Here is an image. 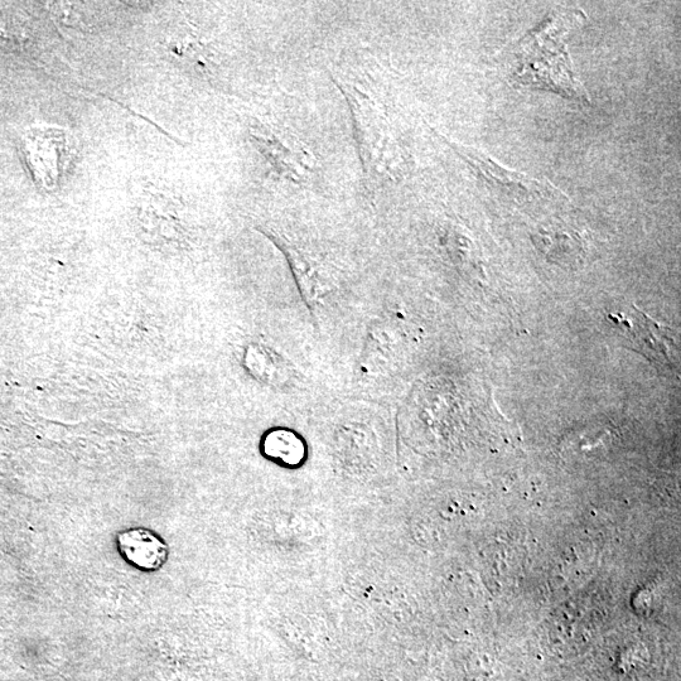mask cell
<instances>
[{"label": "cell", "instance_id": "4", "mask_svg": "<svg viewBox=\"0 0 681 681\" xmlns=\"http://www.w3.org/2000/svg\"><path fill=\"white\" fill-rule=\"evenodd\" d=\"M452 146L463 159H466L473 168H476V171L481 176H484L487 182L495 185L497 188H501L502 191L506 190L507 192L514 193L515 198L516 196L534 195L539 187H543L536 181L500 168L489 157L476 151V149L457 146V144H452Z\"/></svg>", "mask_w": 681, "mask_h": 681}, {"label": "cell", "instance_id": "5", "mask_svg": "<svg viewBox=\"0 0 681 681\" xmlns=\"http://www.w3.org/2000/svg\"><path fill=\"white\" fill-rule=\"evenodd\" d=\"M280 245H282L288 262L291 264L294 277L297 279L304 299L316 302L318 298L325 296L330 284L322 273L321 265L309 260L306 255L292 248V246Z\"/></svg>", "mask_w": 681, "mask_h": 681}, {"label": "cell", "instance_id": "1", "mask_svg": "<svg viewBox=\"0 0 681 681\" xmlns=\"http://www.w3.org/2000/svg\"><path fill=\"white\" fill-rule=\"evenodd\" d=\"M608 322L616 328L626 346L639 352L659 369H675L676 337L671 328L652 320L639 308L630 312L608 315Z\"/></svg>", "mask_w": 681, "mask_h": 681}, {"label": "cell", "instance_id": "6", "mask_svg": "<svg viewBox=\"0 0 681 681\" xmlns=\"http://www.w3.org/2000/svg\"><path fill=\"white\" fill-rule=\"evenodd\" d=\"M248 362L254 375L268 385H282L291 379V367L269 347H250Z\"/></svg>", "mask_w": 681, "mask_h": 681}, {"label": "cell", "instance_id": "2", "mask_svg": "<svg viewBox=\"0 0 681 681\" xmlns=\"http://www.w3.org/2000/svg\"><path fill=\"white\" fill-rule=\"evenodd\" d=\"M341 90L344 91L349 101L364 171L366 175L381 172V166L386 161L384 119L381 118L380 111L376 109L373 101L366 95L351 88L349 90L341 88Z\"/></svg>", "mask_w": 681, "mask_h": 681}, {"label": "cell", "instance_id": "3", "mask_svg": "<svg viewBox=\"0 0 681 681\" xmlns=\"http://www.w3.org/2000/svg\"><path fill=\"white\" fill-rule=\"evenodd\" d=\"M115 543L124 562L139 572L156 573L168 562V544L161 536L147 528L119 531Z\"/></svg>", "mask_w": 681, "mask_h": 681}]
</instances>
